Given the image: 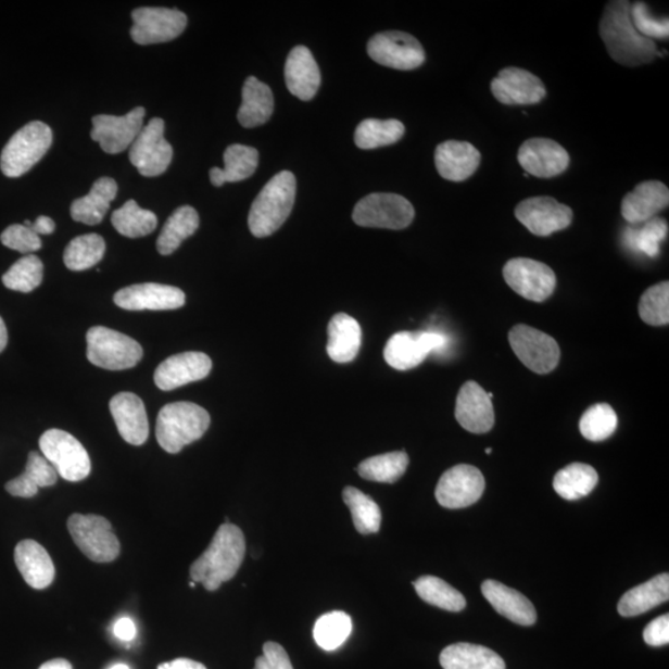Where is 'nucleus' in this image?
Returning <instances> with one entry per match:
<instances>
[{
  "instance_id": "f257e3e1",
  "label": "nucleus",
  "mask_w": 669,
  "mask_h": 669,
  "mask_svg": "<svg viewBox=\"0 0 669 669\" xmlns=\"http://www.w3.org/2000/svg\"><path fill=\"white\" fill-rule=\"evenodd\" d=\"M628 0L609 2L604 9L598 34L616 63L627 67L646 65L659 55L654 40L642 37L630 16Z\"/></svg>"
},
{
  "instance_id": "f03ea898",
  "label": "nucleus",
  "mask_w": 669,
  "mask_h": 669,
  "mask_svg": "<svg viewBox=\"0 0 669 669\" xmlns=\"http://www.w3.org/2000/svg\"><path fill=\"white\" fill-rule=\"evenodd\" d=\"M245 554V540L239 527L224 523L218 528L209 548L192 563V582L201 583L209 592H215L239 571Z\"/></svg>"
},
{
  "instance_id": "7ed1b4c3",
  "label": "nucleus",
  "mask_w": 669,
  "mask_h": 669,
  "mask_svg": "<svg viewBox=\"0 0 669 669\" xmlns=\"http://www.w3.org/2000/svg\"><path fill=\"white\" fill-rule=\"evenodd\" d=\"M295 193L293 173L280 172L273 176L253 201L249 216L252 235L263 239L277 232L292 213Z\"/></svg>"
},
{
  "instance_id": "20e7f679",
  "label": "nucleus",
  "mask_w": 669,
  "mask_h": 669,
  "mask_svg": "<svg viewBox=\"0 0 669 669\" xmlns=\"http://www.w3.org/2000/svg\"><path fill=\"white\" fill-rule=\"evenodd\" d=\"M211 418L206 409L191 402H175L164 406L156 419L157 443L166 453L178 454L204 437Z\"/></svg>"
},
{
  "instance_id": "39448f33",
  "label": "nucleus",
  "mask_w": 669,
  "mask_h": 669,
  "mask_svg": "<svg viewBox=\"0 0 669 669\" xmlns=\"http://www.w3.org/2000/svg\"><path fill=\"white\" fill-rule=\"evenodd\" d=\"M52 144V130L42 122H30L9 140L0 156V169L8 178H20L42 160Z\"/></svg>"
},
{
  "instance_id": "423d86ee",
  "label": "nucleus",
  "mask_w": 669,
  "mask_h": 669,
  "mask_svg": "<svg viewBox=\"0 0 669 669\" xmlns=\"http://www.w3.org/2000/svg\"><path fill=\"white\" fill-rule=\"evenodd\" d=\"M87 358L97 367L109 371H123L138 365L143 349L127 335L104 327L88 330Z\"/></svg>"
},
{
  "instance_id": "0eeeda50",
  "label": "nucleus",
  "mask_w": 669,
  "mask_h": 669,
  "mask_svg": "<svg viewBox=\"0 0 669 669\" xmlns=\"http://www.w3.org/2000/svg\"><path fill=\"white\" fill-rule=\"evenodd\" d=\"M42 456L66 481L78 482L91 472V459L84 445L65 430L50 429L40 438Z\"/></svg>"
},
{
  "instance_id": "6e6552de",
  "label": "nucleus",
  "mask_w": 669,
  "mask_h": 669,
  "mask_svg": "<svg viewBox=\"0 0 669 669\" xmlns=\"http://www.w3.org/2000/svg\"><path fill=\"white\" fill-rule=\"evenodd\" d=\"M416 211L411 202L397 193H369L357 202L352 218L361 227L404 230L415 219Z\"/></svg>"
},
{
  "instance_id": "1a4fd4ad",
  "label": "nucleus",
  "mask_w": 669,
  "mask_h": 669,
  "mask_svg": "<svg viewBox=\"0 0 669 669\" xmlns=\"http://www.w3.org/2000/svg\"><path fill=\"white\" fill-rule=\"evenodd\" d=\"M67 528L75 544L88 559L110 563L118 558L121 544L108 518L75 514L68 518Z\"/></svg>"
},
{
  "instance_id": "9d476101",
  "label": "nucleus",
  "mask_w": 669,
  "mask_h": 669,
  "mask_svg": "<svg viewBox=\"0 0 669 669\" xmlns=\"http://www.w3.org/2000/svg\"><path fill=\"white\" fill-rule=\"evenodd\" d=\"M446 335L438 331H401L387 341L386 363L399 371L416 368L429 355L447 349Z\"/></svg>"
},
{
  "instance_id": "9b49d317",
  "label": "nucleus",
  "mask_w": 669,
  "mask_h": 669,
  "mask_svg": "<svg viewBox=\"0 0 669 669\" xmlns=\"http://www.w3.org/2000/svg\"><path fill=\"white\" fill-rule=\"evenodd\" d=\"M367 52L375 63L409 72L425 64L426 51L413 35L403 31L376 34L368 41Z\"/></svg>"
},
{
  "instance_id": "f8f14e48",
  "label": "nucleus",
  "mask_w": 669,
  "mask_h": 669,
  "mask_svg": "<svg viewBox=\"0 0 669 669\" xmlns=\"http://www.w3.org/2000/svg\"><path fill=\"white\" fill-rule=\"evenodd\" d=\"M508 340L516 356L535 374H550L559 364L558 343L547 333L521 324L509 331Z\"/></svg>"
},
{
  "instance_id": "ddd939ff",
  "label": "nucleus",
  "mask_w": 669,
  "mask_h": 669,
  "mask_svg": "<svg viewBox=\"0 0 669 669\" xmlns=\"http://www.w3.org/2000/svg\"><path fill=\"white\" fill-rule=\"evenodd\" d=\"M504 278L514 292L535 303L547 301L557 287L556 273L547 264L530 258L508 261Z\"/></svg>"
},
{
  "instance_id": "4468645a",
  "label": "nucleus",
  "mask_w": 669,
  "mask_h": 669,
  "mask_svg": "<svg viewBox=\"0 0 669 669\" xmlns=\"http://www.w3.org/2000/svg\"><path fill=\"white\" fill-rule=\"evenodd\" d=\"M164 121L153 118L130 146L129 161L147 178L164 174L173 161V148L164 138Z\"/></svg>"
},
{
  "instance_id": "2eb2a0df",
  "label": "nucleus",
  "mask_w": 669,
  "mask_h": 669,
  "mask_svg": "<svg viewBox=\"0 0 669 669\" xmlns=\"http://www.w3.org/2000/svg\"><path fill=\"white\" fill-rule=\"evenodd\" d=\"M130 37L139 46L172 41L187 28L188 17L178 9L139 8L131 13Z\"/></svg>"
},
{
  "instance_id": "dca6fc26",
  "label": "nucleus",
  "mask_w": 669,
  "mask_h": 669,
  "mask_svg": "<svg viewBox=\"0 0 669 669\" xmlns=\"http://www.w3.org/2000/svg\"><path fill=\"white\" fill-rule=\"evenodd\" d=\"M515 216L534 236L548 237L566 230L573 223V210L551 197L526 199L515 209Z\"/></svg>"
},
{
  "instance_id": "f3484780",
  "label": "nucleus",
  "mask_w": 669,
  "mask_h": 669,
  "mask_svg": "<svg viewBox=\"0 0 669 669\" xmlns=\"http://www.w3.org/2000/svg\"><path fill=\"white\" fill-rule=\"evenodd\" d=\"M485 491V479L478 468L460 464L442 475L436 490L439 505L457 509L478 502Z\"/></svg>"
},
{
  "instance_id": "a211bd4d",
  "label": "nucleus",
  "mask_w": 669,
  "mask_h": 669,
  "mask_svg": "<svg viewBox=\"0 0 669 669\" xmlns=\"http://www.w3.org/2000/svg\"><path fill=\"white\" fill-rule=\"evenodd\" d=\"M144 116L143 108L131 110L122 117L100 114L92 118L91 138L99 142L102 151L108 154L125 152L142 131Z\"/></svg>"
},
{
  "instance_id": "6ab92c4d",
  "label": "nucleus",
  "mask_w": 669,
  "mask_h": 669,
  "mask_svg": "<svg viewBox=\"0 0 669 669\" xmlns=\"http://www.w3.org/2000/svg\"><path fill=\"white\" fill-rule=\"evenodd\" d=\"M517 160L535 178L551 179L568 169L570 156L565 148L548 138H531L519 147Z\"/></svg>"
},
{
  "instance_id": "aec40b11",
  "label": "nucleus",
  "mask_w": 669,
  "mask_h": 669,
  "mask_svg": "<svg viewBox=\"0 0 669 669\" xmlns=\"http://www.w3.org/2000/svg\"><path fill=\"white\" fill-rule=\"evenodd\" d=\"M491 92L500 103L507 105H532L547 96L541 78L519 67L501 70L491 83Z\"/></svg>"
},
{
  "instance_id": "412c9836",
  "label": "nucleus",
  "mask_w": 669,
  "mask_h": 669,
  "mask_svg": "<svg viewBox=\"0 0 669 669\" xmlns=\"http://www.w3.org/2000/svg\"><path fill=\"white\" fill-rule=\"evenodd\" d=\"M114 304L125 311H175L185 305L187 296L181 289L157 285H135L118 290Z\"/></svg>"
},
{
  "instance_id": "4be33fe9",
  "label": "nucleus",
  "mask_w": 669,
  "mask_h": 669,
  "mask_svg": "<svg viewBox=\"0 0 669 669\" xmlns=\"http://www.w3.org/2000/svg\"><path fill=\"white\" fill-rule=\"evenodd\" d=\"M213 369V361L202 352H182L157 366L154 382L157 389L169 392L185 384L204 380Z\"/></svg>"
},
{
  "instance_id": "5701e85b",
  "label": "nucleus",
  "mask_w": 669,
  "mask_h": 669,
  "mask_svg": "<svg viewBox=\"0 0 669 669\" xmlns=\"http://www.w3.org/2000/svg\"><path fill=\"white\" fill-rule=\"evenodd\" d=\"M492 393H488L474 381L464 383L456 399L455 418L459 425L474 434L488 433L495 425Z\"/></svg>"
},
{
  "instance_id": "b1692460",
  "label": "nucleus",
  "mask_w": 669,
  "mask_h": 669,
  "mask_svg": "<svg viewBox=\"0 0 669 669\" xmlns=\"http://www.w3.org/2000/svg\"><path fill=\"white\" fill-rule=\"evenodd\" d=\"M669 204V190L657 180L640 182L635 189L624 195L621 202V215L624 222L640 225L649 222Z\"/></svg>"
},
{
  "instance_id": "393cba45",
  "label": "nucleus",
  "mask_w": 669,
  "mask_h": 669,
  "mask_svg": "<svg viewBox=\"0 0 669 669\" xmlns=\"http://www.w3.org/2000/svg\"><path fill=\"white\" fill-rule=\"evenodd\" d=\"M110 409L119 434L130 445H143L149 437L144 403L135 393L122 392L111 400Z\"/></svg>"
},
{
  "instance_id": "a878e982",
  "label": "nucleus",
  "mask_w": 669,
  "mask_h": 669,
  "mask_svg": "<svg viewBox=\"0 0 669 669\" xmlns=\"http://www.w3.org/2000/svg\"><path fill=\"white\" fill-rule=\"evenodd\" d=\"M436 167L443 179L462 182L479 169L481 154L477 147L459 140H447L436 149Z\"/></svg>"
},
{
  "instance_id": "bb28decb",
  "label": "nucleus",
  "mask_w": 669,
  "mask_h": 669,
  "mask_svg": "<svg viewBox=\"0 0 669 669\" xmlns=\"http://www.w3.org/2000/svg\"><path fill=\"white\" fill-rule=\"evenodd\" d=\"M285 74L290 93L302 101L314 99L321 84V75L310 49L295 47L290 51Z\"/></svg>"
},
{
  "instance_id": "cd10ccee",
  "label": "nucleus",
  "mask_w": 669,
  "mask_h": 669,
  "mask_svg": "<svg viewBox=\"0 0 669 669\" xmlns=\"http://www.w3.org/2000/svg\"><path fill=\"white\" fill-rule=\"evenodd\" d=\"M17 569L26 584L34 589H47L54 582L55 566L41 544L31 540L17 543L14 551Z\"/></svg>"
},
{
  "instance_id": "c85d7f7f",
  "label": "nucleus",
  "mask_w": 669,
  "mask_h": 669,
  "mask_svg": "<svg viewBox=\"0 0 669 669\" xmlns=\"http://www.w3.org/2000/svg\"><path fill=\"white\" fill-rule=\"evenodd\" d=\"M482 594L494 609L508 620L531 627L537 621L533 604L528 598L496 580H487L481 586Z\"/></svg>"
},
{
  "instance_id": "c756f323",
  "label": "nucleus",
  "mask_w": 669,
  "mask_h": 669,
  "mask_svg": "<svg viewBox=\"0 0 669 669\" xmlns=\"http://www.w3.org/2000/svg\"><path fill=\"white\" fill-rule=\"evenodd\" d=\"M363 343V330L357 320L349 314L332 316L328 327V355L337 364L354 361Z\"/></svg>"
},
{
  "instance_id": "7c9ffc66",
  "label": "nucleus",
  "mask_w": 669,
  "mask_h": 669,
  "mask_svg": "<svg viewBox=\"0 0 669 669\" xmlns=\"http://www.w3.org/2000/svg\"><path fill=\"white\" fill-rule=\"evenodd\" d=\"M275 111V99L268 85L253 76L245 80L242 88V104L237 118L244 128H253L267 123Z\"/></svg>"
},
{
  "instance_id": "2f4dec72",
  "label": "nucleus",
  "mask_w": 669,
  "mask_h": 669,
  "mask_svg": "<svg viewBox=\"0 0 669 669\" xmlns=\"http://www.w3.org/2000/svg\"><path fill=\"white\" fill-rule=\"evenodd\" d=\"M117 182L111 178H101L92 185L85 198L77 199L72 205V217L76 223L88 226L100 225L109 213L111 202L117 197Z\"/></svg>"
},
{
  "instance_id": "473e14b6",
  "label": "nucleus",
  "mask_w": 669,
  "mask_h": 669,
  "mask_svg": "<svg viewBox=\"0 0 669 669\" xmlns=\"http://www.w3.org/2000/svg\"><path fill=\"white\" fill-rule=\"evenodd\" d=\"M58 472L46 457L31 452L26 463L25 471L14 480L7 482L5 490L14 497L31 498L40 488L54 487Z\"/></svg>"
},
{
  "instance_id": "72a5a7b5",
  "label": "nucleus",
  "mask_w": 669,
  "mask_h": 669,
  "mask_svg": "<svg viewBox=\"0 0 669 669\" xmlns=\"http://www.w3.org/2000/svg\"><path fill=\"white\" fill-rule=\"evenodd\" d=\"M669 598V576L659 575L648 582L629 590L621 597L618 610L624 618H632L653 610L654 607L668 602Z\"/></svg>"
},
{
  "instance_id": "f704fd0d",
  "label": "nucleus",
  "mask_w": 669,
  "mask_h": 669,
  "mask_svg": "<svg viewBox=\"0 0 669 669\" xmlns=\"http://www.w3.org/2000/svg\"><path fill=\"white\" fill-rule=\"evenodd\" d=\"M444 669H506V664L494 651L480 645L454 644L440 654Z\"/></svg>"
},
{
  "instance_id": "c9c22d12",
  "label": "nucleus",
  "mask_w": 669,
  "mask_h": 669,
  "mask_svg": "<svg viewBox=\"0 0 669 669\" xmlns=\"http://www.w3.org/2000/svg\"><path fill=\"white\" fill-rule=\"evenodd\" d=\"M258 160L257 149L242 144H232L225 151L224 169L213 167L210 171V180L215 187H223L226 182H239L249 179L257 169Z\"/></svg>"
},
{
  "instance_id": "e433bc0d",
  "label": "nucleus",
  "mask_w": 669,
  "mask_h": 669,
  "mask_svg": "<svg viewBox=\"0 0 669 669\" xmlns=\"http://www.w3.org/2000/svg\"><path fill=\"white\" fill-rule=\"evenodd\" d=\"M200 218L198 211L191 206L175 210L167 218L162 233L157 237L156 250L162 255H169L180 248V244L198 231Z\"/></svg>"
},
{
  "instance_id": "4c0bfd02",
  "label": "nucleus",
  "mask_w": 669,
  "mask_h": 669,
  "mask_svg": "<svg viewBox=\"0 0 669 669\" xmlns=\"http://www.w3.org/2000/svg\"><path fill=\"white\" fill-rule=\"evenodd\" d=\"M598 477L593 466L573 463L556 474L553 488L557 494L568 501L585 497L597 485Z\"/></svg>"
},
{
  "instance_id": "58836bf2",
  "label": "nucleus",
  "mask_w": 669,
  "mask_h": 669,
  "mask_svg": "<svg viewBox=\"0 0 669 669\" xmlns=\"http://www.w3.org/2000/svg\"><path fill=\"white\" fill-rule=\"evenodd\" d=\"M406 127L397 119H365L355 131V143L361 149H376L400 142Z\"/></svg>"
},
{
  "instance_id": "ea45409f",
  "label": "nucleus",
  "mask_w": 669,
  "mask_h": 669,
  "mask_svg": "<svg viewBox=\"0 0 669 669\" xmlns=\"http://www.w3.org/2000/svg\"><path fill=\"white\" fill-rule=\"evenodd\" d=\"M112 225L119 235L128 239H139L155 230L157 218L152 211L140 209L135 200H129L114 211Z\"/></svg>"
},
{
  "instance_id": "a19ab883",
  "label": "nucleus",
  "mask_w": 669,
  "mask_h": 669,
  "mask_svg": "<svg viewBox=\"0 0 669 669\" xmlns=\"http://www.w3.org/2000/svg\"><path fill=\"white\" fill-rule=\"evenodd\" d=\"M409 457L404 452H393L369 457L358 465L359 477L375 482L394 483L407 471Z\"/></svg>"
},
{
  "instance_id": "79ce46f5",
  "label": "nucleus",
  "mask_w": 669,
  "mask_h": 669,
  "mask_svg": "<svg viewBox=\"0 0 669 669\" xmlns=\"http://www.w3.org/2000/svg\"><path fill=\"white\" fill-rule=\"evenodd\" d=\"M343 502L350 508L352 521L361 534H373L380 531L382 514L376 502L355 488H346L342 492Z\"/></svg>"
},
{
  "instance_id": "37998d69",
  "label": "nucleus",
  "mask_w": 669,
  "mask_h": 669,
  "mask_svg": "<svg viewBox=\"0 0 669 669\" xmlns=\"http://www.w3.org/2000/svg\"><path fill=\"white\" fill-rule=\"evenodd\" d=\"M417 594L426 603L440 609L459 613L465 609L466 601L460 592L437 577H421L415 583Z\"/></svg>"
},
{
  "instance_id": "c03bdc74",
  "label": "nucleus",
  "mask_w": 669,
  "mask_h": 669,
  "mask_svg": "<svg viewBox=\"0 0 669 669\" xmlns=\"http://www.w3.org/2000/svg\"><path fill=\"white\" fill-rule=\"evenodd\" d=\"M104 252L105 242L100 235L78 236L65 250V266L74 272L90 269L102 261Z\"/></svg>"
},
{
  "instance_id": "a18cd8bd",
  "label": "nucleus",
  "mask_w": 669,
  "mask_h": 669,
  "mask_svg": "<svg viewBox=\"0 0 669 669\" xmlns=\"http://www.w3.org/2000/svg\"><path fill=\"white\" fill-rule=\"evenodd\" d=\"M668 236V224L661 217L651 218L641 228L630 227L624 233V244L635 252L644 253L654 258L661 249V243Z\"/></svg>"
},
{
  "instance_id": "49530a36",
  "label": "nucleus",
  "mask_w": 669,
  "mask_h": 669,
  "mask_svg": "<svg viewBox=\"0 0 669 669\" xmlns=\"http://www.w3.org/2000/svg\"><path fill=\"white\" fill-rule=\"evenodd\" d=\"M352 631L350 616L342 611L325 614L315 622L314 640L325 651H335L345 642Z\"/></svg>"
},
{
  "instance_id": "de8ad7c7",
  "label": "nucleus",
  "mask_w": 669,
  "mask_h": 669,
  "mask_svg": "<svg viewBox=\"0 0 669 669\" xmlns=\"http://www.w3.org/2000/svg\"><path fill=\"white\" fill-rule=\"evenodd\" d=\"M618 428V416L610 404L597 403L585 411L579 422L580 433L590 442H604Z\"/></svg>"
},
{
  "instance_id": "09e8293b",
  "label": "nucleus",
  "mask_w": 669,
  "mask_h": 669,
  "mask_svg": "<svg viewBox=\"0 0 669 669\" xmlns=\"http://www.w3.org/2000/svg\"><path fill=\"white\" fill-rule=\"evenodd\" d=\"M43 278L42 262L35 254L15 262L3 276V285L14 292L30 293L37 289Z\"/></svg>"
},
{
  "instance_id": "8fccbe9b",
  "label": "nucleus",
  "mask_w": 669,
  "mask_h": 669,
  "mask_svg": "<svg viewBox=\"0 0 669 669\" xmlns=\"http://www.w3.org/2000/svg\"><path fill=\"white\" fill-rule=\"evenodd\" d=\"M641 319L651 327H665L669 321V283L661 281L646 290L639 304Z\"/></svg>"
},
{
  "instance_id": "3c124183",
  "label": "nucleus",
  "mask_w": 669,
  "mask_h": 669,
  "mask_svg": "<svg viewBox=\"0 0 669 669\" xmlns=\"http://www.w3.org/2000/svg\"><path fill=\"white\" fill-rule=\"evenodd\" d=\"M630 16L635 29L647 39L667 40L669 38L668 17H657L644 2L631 3Z\"/></svg>"
},
{
  "instance_id": "603ef678",
  "label": "nucleus",
  "mask_w": 669,
  "mask_h": 669,
  "mask_svg": "<svg viewBox=\"0 0 669 669\" xmlns=\"http://www.w3.org/2000/svg\"><path fill=\"white\" fill-rule=\"evenodd\" d=\"M5 248L21 252L33 253L41 249L40 237L30 227L12 225L0 236Z\"/></svg>"
},
{
  "instance_id": "864d4df0",
  "label": "nucleus",
  "mask_w": 669,
  "mask_h": 669,
  "mask_svg": "<svg viewBox=\"0 0 669 669\" xmlns=\"http://www.w3.org/2000/svg\"><path fill=\"white\" fill-rule=\"evenodd\" d=\"M254 669H294L287 651L277 642H267L263 655L255 659Z\"/></svg>"
},
{
  "instance_id": "5fc2aeb1",
  "label": "nucleus",
  "mask_w": 669,
  "mask_h": 669,
  "mask_svg": "<svg viewBox=\"0 0 669 669\" xmlns=\"http://www.w3.org/2000/svg\"><path fill=\"white\" fill-rule=\"evenodd\" d=\"M644 640L647 645L654 647L668 645L669 616H659V618L648 623V627L644 631Z\"/></svg>"
},
{
  "instance_id": "6e6d98bb",
  "label": "nucleus",
  "mask_w": 669,
  "mask_h": 669,
  "mask_svg": "<svg viewBox=\"0 0 669 669\" xmlns=\"http://www.w3.org/2000/svg\"><path fill=\"white\" fill-rule=\"evenodd\" d=\"M113 633L121 641L135 640L137 635L136 623L129 618H122L114 623Z\"/></svg>"
},
{
  "instance_id": "4d7b16f0",
  "label": "nucleus",
  "mask_w": 669,
  "mask_h": 669,
  "mask_svg": "<svg viewBox=\"0 0 669 669\" xmlns=\"http://www.w3.org/2000/svg\"><path fill=\"white\" fill-rule=\"evenodd\" d=\"M31 230L39 235H51L55 231L56 225L52 219L48 216H39L35 219V223H31Z\"/></svg>"
},
{
  "instance_id": "13d9d810",
  "label": "nucleus",
  "mask_w": 669,
  "mask_h": 669,
  "mask_svg": "<svg viewBox=\"0 0 669 669\" xmlns=\"http://www.w3.org/2000/svg\"><path fill=\"white\" fill-rule=\"evenodd\" d=\"M157 669H206V667L189 658H178L172 662L162 664Z\"/></svg>"
},
{
  "instance_id": "bf43d9fd",
  "label": "nucleus",
  "mask_w": 669,
  "mask_h": 669,
  "mask_svg": "<svg viewBox=\"0 0 669 669\" xmlns=\"http://www.w3.org/2000/svg\"><path fill=\"white\" fill-rule=\"evenodd\" d=\"M39 669H73L72 664L63 658L51 659V661L41 665Z\"/></svg>"
},
{
  "instance_id": "052dcab7",
  "label": "nucleus",
  "mask_w": 669,
  "mask_h": 669,
  "mask_svg": "<svg viewBox=\"0 0 669 669\" xmlns=\"http://www.w3.org/2000/svg\"><path fill=\"white\" fill-rule=\"evenodd\" d=\"M7 343H8V330L5 327V323L2 319V316H0V354H2V352L7 348Z\"/></svg>"
},
{
  "instance_id": "680f3d73",
  "label": "nucleus",
  "mask_w": 669,
  "mask_h": 669,
  "mask_svg": "<svg viewBox=\"0 0 669 669\" xmlns=\"http://www.w3.org/2000/svg\"><path fill=\"white\" fill-rule=\"evenodd\" d=\"M109 669H130L127 665L125 664H118V665H114Z\"/></svg>"
},
{
  "instance_id": "e2e57ef3",
  "label": "nucleus",
  "mask_w": 669,
  "mask_h": 669,
  "mask_svg": "<svg viewBox=\"0 0 669 669\" xmlns=\"http://www.w3.org/2000/svg\"><path fill=\"white\" fill-rule=\"evenodd\" d=\"M195 586H197V583H195V582H192V580H191V582H190V588H195Z\"/></svg>"
},
{
  "instance_id": "0e129e2a",
  "label": "nucleus",
  "mask_w": 669,
  "mask_h": 669,
  "mask_svg": "<svg viewBox=\"0 0 669 669\" xmlns=\"http://www.w3.org/2000/svg\"><path fill=\"white\" fill-rule=\"evenodd\" d=\"M491 453H492V449L491 447L487 449V454L490 455Z\"/></svg>"
}]
</instances>
